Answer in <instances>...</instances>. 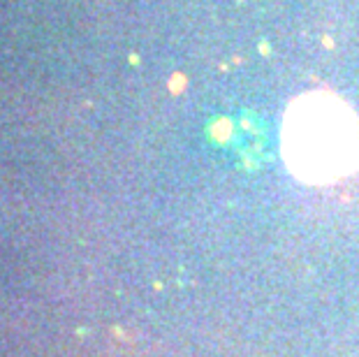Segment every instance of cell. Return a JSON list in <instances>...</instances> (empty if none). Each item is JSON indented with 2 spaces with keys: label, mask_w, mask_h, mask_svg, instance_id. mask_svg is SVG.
Returning <instances> with one entry per match:
<instances>
[{
  "label": "cell",
  "mask_w": 359,
  "mask_h": 357,
  "mask_svg": "<svg viewBox=\"0 0 359 357\" xmlns=\"http://www.w3.org/2000/svg\"><path fill=\"white\" fill-rule=\"evenodd\" d=\"M285 167L306 186H331L359 172V114L331 91H309L281 123Z\"/></svg>",
  "instance_id": "obj_1"
}]
</instances>
